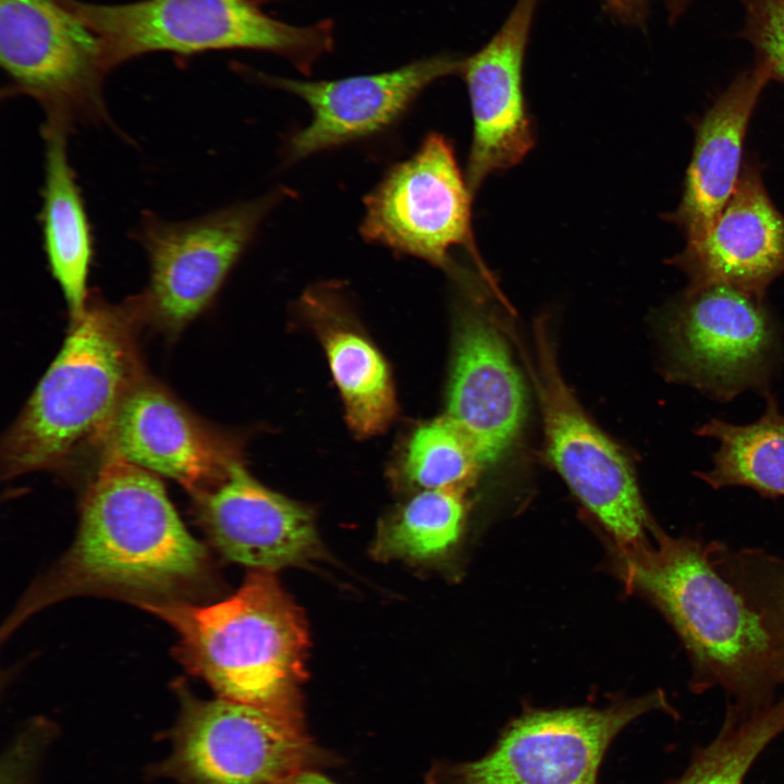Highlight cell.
<instances>
[{
	"mask_svg": "<svg viewBox=\"0 0 784 784\" xmlns=\"http://www.w3.org/2000/svg\"><path fill=\"white\" fill-rule=\"evenodd\" d=\"M537 4L516 0L497 33L464 61L461 74L473 117L465 175L473 194L490 175L519 163L535 145L523 73Z\"/></svg>",
	"mask_w": 784,
	"mask_h": 784,
	"instance_id": "obj_14",
	"label": "cell"
},
{
	"mask_svg": "<svg viewBox=\"0 0 784 784\" xmlns=\"http://www.w3.org/2000/svg\"><path fill=\"white\" fill-rule=\"evenodd\" d=\"M650 538L622 554L621 574L677 635L691 670L689 690L721 688L744 707L774 701L784 686L781 656L758 612L715 567L709 542L659 528Z\"/></svg>",
	"mask_w": 784,
	"mask_h": 784,
	"instance_id": "obj_2",
	"label": "cell"
},
{
	"mask_svg": "<svg viewBox=\"0 0 784 784\" xmlns=\"http://www.w3.org/2000/svg\"><path fill=\"white\" fill-rule=\"evenodd\" d=\"M666 376L721 401L761 388L779 354L765 299L720 285L689 287L663 318Z\"/></svg>",
	"mask_w": 784,
	"mask_h": 784,
	"instance_id": "obj_9",
	"label": "cell"
},
{
	"mask_svg": "<svg viewBox=\"0 0 784 784\" xmlns=\"http://www.w3.org/2000/svg\"><path fill=\"white\" fill-rule=\"evenodd\" d=\"M465 523L462 489L420 490L380 523L371 552L380 561L436 562L456 548Z\"/></svg>",
	"mask_w": 784,
	"mask_h": 784,
	"instance_id": "obj_22",
	"label": "cell"
},
{
	"mask_svg": "<svg viewBox=\"0 0 784 784\" xmlns=\"http://www.w3.org/2000/svg\"><path fill=\"white\" fill-rule=\"evenodd\" d=\"M140 324L132 297L123 305L89 297L4 436L3 477L59 468L86 444L103 442L120 405L146 376Z\"/></svg>",
	"mask_w": 784,
	"mask_h": 784,
	"instance_id": "obj_3",
	"label": "cell"
},
{
	"mask_svg": "<svg viewBox=\"0 0 784 784\" xmlns=\"http://www.w3.org/2000/svg\"><path fill=\"white\" fill-rule=\"evenodd\" d=\"M464 61L439 54L388 72L332 81L258 76L302 98L311 111L310 122L287 143L285 157L294 162L390 127L430 84L461 74Z\"/></svg>",
	"mask_w": 784,
	"mask_h": 784,
	"instance_id": "obj_15",
	"label": "cell"
},
{
	"mask_svg": "<svg viewBox=\"0 0 784 784\" xmlns=\"http://www.w3.org/2000/svg\"><path fill=\"white\" fill-rule=\"evenodd\" d=\"M784 734V695L759 707L728 705L721 727L690 756L684 772L669 784H743L748 772Z\"/></svg>",
	"mask_w": 784,
	"mask_h": 784,
	"instance_id": "obj_23",
	"label": "cell"
},
{
	"mask_svg": "<svg viewBox=\"0 0 784 784\" xmlns=\"http://www.w3.org/2000/svg\"><path fill=\"white\" fill-rule=\"evenodd\" d=\"M194 500L212 543L233 562L274 572L322 556L311 512L259 483L242 461Z\"/></svg>",
	"mask_w": 784,
	"mask_h": 784,
	"instance_id": "obj_16",
	"label": "cell"
},
{
	"mask_svg": "<svg viewBox=\"0 0 784 784\" xmlns=\"http://www.w3.org/2000/svg\"><path fill=\"white\" fill-rule=\"evenodd\" d=\"M667 262L689 287L720 284L765 299L784 273V216L763 184L756 159L744 162L737 186L707 233Z\"/></svg>",
	"mask_w": 784,
	"mask_h": 784,
	"instance_id": "obj_17",
	"label": "cell"
},
{
	"mask_svg": "<svg viewBox=\"0 0 784 784\" xmlns=\"http://www.w3.org/2000/svg\"><path fill=\"white\" fill-rule=\"evenodd\" d=\"M208 566L204 546L182 524L157 475L106 449L74 543L13 620L82 592L119 593L139 604L175 600Z\"/></svg>",
	"mask_w": 784,
	"mask_h": 784,
	"instance_id": "obj_1",
	"label": "cell"
},
{
	"mask_svg": "<svg viewBox=\"0 0 784 784\" xmlns=\"http://www.w3.org/2000/svg\"><path fill=\"white\" fill-rule=\"evenodd\" d=\"M482 465L466 434L446 416L418 427L403 462V479L420 490L462 489Z\"/></svg>",
	"mask_w": 784,
	"mask_h": 784,
	"instance_id": "obj_25",
	"label": "cell"
},
{
	"mask_svg": "<svg viewBox=\"0 0 784 784\" xmlns=\"http://www.w3.org/2000/svg\"><path fill=\"white\" fill-rule=\"evenodd\" d=\"M534 380L548 454L567 486L612 536L621 553L658 529L624 452L586 415L565 383L544 322L535 328Z\"/></svg>",
	"mask_w": 784,
	"mask_h": 784,
	"instance_id": "obj_10",
	"label": "cell"
},
{
	"mask_svg": "<svg viewBox=\"0 0 784 784\" xmlns=\"http://www.w3.org/2000/svg\"><path fill=\"white\" fill-rule=\"evenodd\" d=\"M770 64L756 59L739 73L694 123L695 143L682 196L663 219L675 224L686 243L700 240L734 193L743 166L747 128L765 85Z\"/></svg>",
	"mask_w": 784,
	"mask_h": 784,
	"instance_id": "obj_19",
	"label": "cell"
},
{
	"mask_svg": "<svg viewBox=\"0 0 784 784\" xmlns=\"http://www.w3.org/2000/svg\"><path fill=\"white\" fill-rule=\"evenodd\" d=\"M693 0H666L669 23H675L688 9Z\"/></svg>",
	"mask_w": 784,
	"mask_h": 784,
	"instance_id": "obj_31",
	"label": "cell"
},
{
	"mask_svg": "<svg viewBox=\"0 0 784 784\" xmlns=\"http://www.w3.org/2000/svg\"><path fill=\"white\" fill-rule=\"evenodd\" d=\"M103 442L130 463L175 480L193 498L216 487L242 461L234 439L147 375L120 405Z\"/></svg>",
	"mask_w": 784,
	"mask_h": 784,
	"instance_id": "obj_13",
	"label": "cell"
},
{
	"mask_svg": "<svg viewBox=\"0 0 784 784\" xmlns=\"http://www.w3.org/2000/svg\"><path fill=\"white\" fill-rule=\"evenodd\" d=\"M323 345L350 427L358 436L381 432L396 412L390 372L381 354L359 333L342 328L328 330Z\"/></svg>",
	"mask_w": 784,
	"mask_h": 784,
	"instance_id": "obj_24",
	"label": "cell"
},
{
	"mask_svg": "<svg viewBox=\"0 0 784 784\" xmlns=\"http://www.w3.org/2000/svg\"><path fill=\"white\" fill-rule=\"evenodd\" d=\"M68 135L64 131L44 128L41 229L46 257L66 301L72 322L83 316L90 297L87 282L93 242L84 201L68 155Z\"/></svg>",
	"mask_w": 784,
	"mask_h": 784,
	"instance_id": "obj_20",
	"label": "cell"
},
{
	"mask_svg": "<svg viewBox=\"0 0 784 784\" xmlns=\"http://www.w3.org/2000/svg\"><path fill=\"white\" fill-rule=\"evenodd\" d=\"M339 763L309 736L305 722L182 693L171 752L154 773L180 784H284L303 770Z\"/></svg>",
	"mask_w": 784,
	"mask_h": 784,
	"instance_id": "obj_7",
	"label": "cell"
},
{
	"mask_svg": "<svg viewBox=\"0 0 784 784\" xmlns=\"http://www.w3.org/2000/svg\"><path fill=\"white\" fill-rule=\"evenodd\" d=\"M0 60L10 91L41 107L44 128L107 122L102 44L68 0H0Z\"/></svg>",
	"mask_w": 784,
	"mask_h": 784,
	"instance_id": "obj_8",
	"label": "cell"
},
{
	"mask_svg": "<svg viewBox=\"0 0 784 784\" xmlns=\"http://www.w3.org/2000/svg\"><path fill=\"white\" fill-rule=\"evenodd\" d=\"M273 203L268 196L175 222L146 213L136 235L147 255L149 282L132 297L143 323L174 336L199 316Z\"/></svg>",
	"mask_w": 784,
	"mask_h": 784,
	"instance_id": "obj_11",
	"label": "cell"
},
{
	"mask_svg": "<svg viewBox=\"0 0 784 784\" xmlns=\"http://www.w3.org/2000/svg\"><path fill=\"white\" fill-rule=\"evenodd\" d=\"M677 712L663 690L603 707L532 709L476 760L436 761L426 784H597L613 739L644 714Z\"/></svg>",
	"mask_w": 784,
	"mask_h": 784,
	"instance_id": "obj_6",
	"label": "cell"
},
{
	"mask_svg": "<svg viewBox=\"0 0 784 784\" xmlns=\"http://www.w3.org/2000/svg\"><path fill=\"white\" fill-rule=\"evenodd\" d=\"M140 605L174 629L180 660L220 698L305 722L307 626L273 572L253 571L233 596L211 605Z\"/></svg>",
	"mask_w": 784,
	"mask_h": 784,
	"instance_id": "obj_4",
	"label": "cell"
},
{
	"mask_svg": "<svg viewBox=\"0 0 784 784\" xmlns=\"http://www.w3.org/2000/svg\"><path fill=\"white\" fill-rule=\"evenodd\" d=\"M650 0H605L607 7L623 16H635L646 12Z\"/></svg>",
	"mask_w": 784,
	"mask_h": 784,
	"instance_id": "obj_29",
	"label": "cell"
},
{
	"mask_svg": "<svg viewBox=\"0 0 784 784\" xmlns=\"http://www.w3.org/2000/svg\"><path fill=\"white\" fill-rule=\"evenodd\" d=\"M319 770L320 769L303 770L292 776L284 784H338L336 782L322 774Z\"/></svg>",
	"mask_w": 784,
	"mask_h": 784,
	"instance_id": "obj_30",
	"label": "cell"
},
{
	"mask_svg": "<svg viewBox=\"0 0 784 784\" xmlns=\"http://www.w3.org/2000/svg\"><path fill=\"white\" fill-rule=\"evenodd\" d=\"M68 2L100 38L109 70L151 52L255 49L283 56L307 72L333 44L330 22L289 25L267 15L255 0Z\"/></svg>",
	"mask_w": 784,
	"mask_h": 784,
	"instance_id": "obj_5",
	"label": "cell"
},
{
	"mask_svg": "<svg viewBox=\"0 0 784 784\" xmlns=\"http://www.w3.org/2000/svg\"><path fill=\"white\" fill-rule=\"evenodd\" d=\"M765 409L758 420L734 425L718 418L696 433L715 439L719 448L712 467L696 476L713 489L744 487L763 498L784 497V415L765 393Z\"/></svg>",
	"mask_w": 784,
	"mask_h": 784,
	"instance_id": "obj_21",
	"label": "cell"
},
{
	"mask_svg": "<svg viewBox=\"0 0 784 784\" xmlns=\"http://www.w3.org/2000/svg\"><path fill=\"white\" fill-rule=\"evenodd\" d=\"M51 731L35 726L12 740L2 757L1 784H34Z\"/></svg>",
	"mask_w": 784,
	"mask_h": 784,
	"instance_id": "obj_28",
	"label": "cell"
},
{
	"mask_svg": "<svg viewBox=\"0 0 784 784\" xmlns=\"http://www.w3.org/2000/svg\"><path fill=\"white\" fill-rule=\"evenodd\" d=\"M525 412L524 384L504 339L480 310L467 308L455 341L446 417L487 465L512 445Z\"/></svg>",
	"mask_w": 784,
	"mask_h": 784,
	"instance_id": "obj_18",
	"label": "cell"
},
{
	"mask_svg": "<svg viewBox=\"0 0 784 784\" xmlns=\"http://www.w3.org/2000/svg\"><path fill=\"white\" fill-rule=\"evenodd\" d=\"M473 193L451 142L430 133L367 196L362 234L372 243L424 259L448 273L463 248L486 275L471 228Z\"/></svg>",
	"mask_w": 784,
	"mask_h": 784,
	"instance_id": "obj_12",
	"label": "cell"
},
{
	"mask_svg": "<svg viewBox=\"0 0 784 784\" xmlns=\"http://www.w3.org/2000/svg\"><path fill=\"white\" fill-rule=\"evenodd\" d=\"M745 25L739 37L770 64L772 79L784 84V0H739Z\"/></svg>",
	"mask_w": 784,
	"mask_h": 784,
	"instance_id": "obj_27",
	"label": "cell"
},
{
	"mask_svg": "<svg viewBox=\"0 0 784 784\" xmlns=\"http://www.w3.org/2000/svg\"><path fill=\"white\" fill-rule=\"evenodd\" d=\"M715 567L758 612L784 664V559L762 549L710 542Z\"/></svg>",
	"mask_w": 784,
	"mask_h": 784,
	"instance_id": "obj_26",
	"label": "cell"
}]
</instances>
